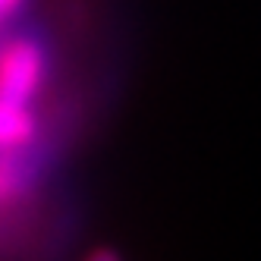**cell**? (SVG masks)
Returning a JSON list of instances; mask_svg holds the SVG:
<instances>
[{
    "label": "cell",
    "instance_id": "1",
    "mask_svg": "<svg viewBox=\"0 0 261 261\" xmlns=\"http://www.w3.org/2000/svg\"><path fill=\"white\" fill-rule=\"evenodd\" d=\"M44 79L47 57L35 38L16 35V38L0 41V101L4 104L32 107V101L44 88Z\"/></svg>",
    "mask_w": 261,
    "mask_h": 261
},
{
    "label": "cell",
    "instance_id": "2",
    "mask_svg": "<svg viewBox=\"0 0 261 261\" xmlns=\"http://www.w3.org/2000/svg\"><path fill=\"white\" fill-rule=\"evenodd\" d=\"M35 139L32 107H16L0 101V148H22Z\"/></svg>",
    "mask_w": 261,
    "mask_h": 261
},
{
    "label": "cell",
    "instance_id": "3",
    "mask_svg": "<svg viewBox=\"0 0 261 261\" xmlns=\"http://www.w3.org/2000/svg\"><path fill=\"white\" fill-rule=\"evenodd\" d=\"M7 151L10 148H0V204L16 198V192L22 189V170Z\"/></svg>",
    "mask_w": 261,
    "mask_h": 261
},
{
    "label": "cell",
    "instance_id": "4",
    "mask_svg": "<svg viewBox=\"0 0 261 261\" xmlns=\"http://www.w3.org/2000/svg\"><path fill=\"white\" fill-rule=\"evenodd\" d=\"M95 258H107V261H117V258H120V252H117V249H98V252H91V255H88V261H95Z\"/></svg>",
    "mask_w": 261,
    "mask_h": 261
},
{
    "label": "cell",
    "instance_id": "5",
    "mask_svg": "<svg viewBox=\"0 0 261 261\" xmlns=\"http://www.w3.org/2000/svg\"><path fill=\"white\" fill-rule=\"evenodd\" d=\"M16 4H19V0H0V16H7Z\"/></svg>",
    "mask_w": 261,
    "mask_h": 261
}]
</instances>
